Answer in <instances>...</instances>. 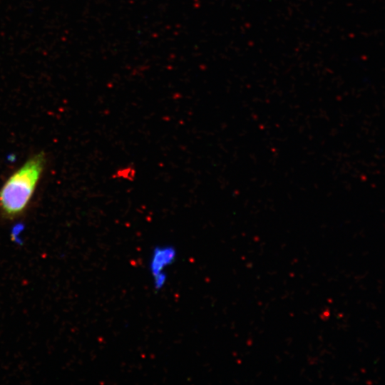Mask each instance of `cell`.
Segmentation results:
<instances>
[{
  "label": "cell",
  "instance_id": "obj_1",
  "mask_svg": "<svg viewBox=\"0 0 385 385\" xmlns=\"http://www.w3.org/2000/svg\"><path fill=\"white\" fill-rule=\"evenodd\" d=\"M46 163L43 153L28 159L11 174L0 189V211L4 216L14 218L27 207Z\"/></svg>",
  "mask_w": 385,
  "mask_h": 385
},
{
  "label": "cell",
  "instance_id": "obj_2",
  "mask_svg": "<svg viewBox=\"0 0 385 385\" xmlns=\"http://www.w3.org/2000/svg\"><path fill=\"white\" fill-rule=\"evenodd\" d=\"M178 252L170 244L157 245L153 247L149 255L148 268L151 278L167 274L168 269L177 259Z\"/></svg>",
  "mask_w": 385,
  "mask_h": 385
}]
</instances>
